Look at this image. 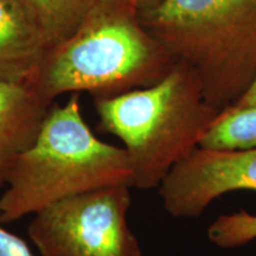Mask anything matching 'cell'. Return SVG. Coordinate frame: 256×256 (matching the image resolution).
<instances>
[{
	"label": "cell",
	"mask_w": 256,
	"mask_h": 256,
	"mask_svg": "<svg viewBox=\"0 0 256 256\" xmlns=\"http://www.w3.org/2000/svg\"><path fill=\"white\" fill-rule=\"evenodd\" d=\"M176 62L130 0H92L74 34L48 51L34 84L46 104L64 92L110 98L146 88Z\"/></svg>",
	"instance_id": "6da1fadb"
},
{
	"label": "cell",
	"mask_w": 256,
	"mask_h": 256,
	"mask_svg": "<svg viewBox=\"0 0 256 256\" xmlns=\"http://www.w3.org/2000/svg\"><path fill=\"white\" fill-rule=\"evenodd\" d=\"M133 171L126 150L106 144L83 119L78 94L49 107L34 142L16 160L0 194V224L34 216L66 198L127 185Z\"/></svg>",
	"instance_id": "7a4b0ae2"
},
{
	"label": "cell",
	"mask_w": 256,
	"mask_h": 256,
	"mask_svg": "<svg viewBox=\"0 0 256 256\" xmlns=\"http://www.w3.org/2000/svg\"><path fill=\"white\" fill-rule=\"evenodd\" d=\"M150 34L226 110L256 75V0H158L140 11Z\"/></svg>",
	"instance_id": "3957f363"
},
{
	"label": "cell",
	"mask_w": 256,
	"mask_h": 256,
	"mask_svg": "<svg viewBox=\"0 0 256 256\" xmlns=\"http://www.w3.org/2000/svg\"><path fill=\"white\" fill-rule=\"evenodd\" d=\"M98 127L119 138L132 165V188H158L188 158L220 112L204 98L200 83L182 64L146 88L96 98Z\"/></svg>",
	"instance_id": "277c9868"
},
{
	"label": "cell",
	"mask_w": 256,
	"mask_h": 256,
	"mask_svg": "<svg viewBox=\"0 0 256 256\" xmlns=\"http://www.w3.org/2000/svg\"><path fill=\"white\" fill-rule=\"evenodd\" d=\"M132 188L78 194L32 216L28 236L40 256H142L128 224Z\"/></svg>",
	"instance_id": "5b68a950"
},
{
	"label": "cell",
	"mask_w": 256,
	"mask_h": 256,
	"mask_svg": "<svg viewBox=\"0 0 256 256\" xmlns=\"http://www.w3.org/2000/svg\"><path fill=\"white\" fill-rule=\"evenodd\" d=\"M162 206L177 218L200 216L217 198L232 191H256V148L194 150L156 188Z\"/></svg>",
	"instance_id": "8992f818"
},
{
	"label": "cell",
	"mask_w": 256,
	"mask_h": 256,
	"mask_svg": "<svg viewBox=\"0 0 256 256\" xmlns=\"http://www.w3.org/2000/svg\"><path fill=\"white\" fill-rule=\"evenodd\" d=\"M50 44L25 0H0V81L34 84Z\"/></svg>",
	"instance_id": "52a82bcc"
},
{
	"label": "cell",
	"mask_w": 256,
	"mask_h": 256,
	"mask_svg": "<svg viewBox=\"0 0 256 256\" xmlns=\"http://www.w3.org/2000/svg\"><path fill=\"white\" fill-rule=\"evenodd\" d=\"M49 107L31 86L0 81V190L16 160L36 139Z\"/></svg>",
	"instance_id": "ba28073f"
},
{
	"label": "cell",
	"mask_w": 256,
	"mask_h": 256,
	"mask_svg": "<svg viewBox=\"0 0 256 256\" xmlns=\"http://www.w3.org/2000/svg\"><path fill=\"white\" fill-rule=\"evenodd\" d=\"M200 147L223 151L256 148V104L220 112Z\"/></svg>",
	"instance_id": "9c48e42d"
},
{
	"label": "cell",
	"mask_w": 256,
	"mask_h": 256,
	"mask_svg": "<svg viewBox=\"0 0 256 256\" xmlns=\"http://www.w3.org/2000/svg\"><path fill=\"white\" fill-rule=\"evenodd\" d=\"M40 19L50 49L78 28L92 0H25Z\"/></svg>",
	"instance_id": "30bf717a"
},
{
	"label": "cell",
	"mask_w": 256,
	"mask_h": 256,
	"mask_svg": "<svg viewBox=\"0 0 256 256\" xmlns=\"http://www.w3.org/2000/svg\"><path fill=\"white\" fill-rule=\"evenodd\" d=\"M208 238L223 249L248 244L256 240V215L246 210L220 215L208 228Z\"/></svg>",
	"instance_id": "8fae6325"
},
{
	"label": "cell",
	"mask_w": 256,
	"mask_h": 256,
	"mask_svg": "<svg viewBox=\"0 0 256 256\" xmlns=\"http://www.w3.org/2000/svg\"><path fill=\"white\" fill-rule=\"evenodd\" d=\"M0 256H37L26 241L0 224Z\"/></svg>",
	"instance_id": "7c38bea8"
},
{
	"label": "cell",
	"mask_w": 256,
	"mask_h": 256,
	"mask_svg": "<svg viewBox=\"0 0 256 256\" xmlns=\"http://www.w3.org/2000/svg\"><path fill=\"white\" fill-rule=\"evenodd\" d=\"M252 104H256V75L254 76V78H252L250 86H249L247 90L244 92V94H243L232 106H230L229 108H242Z\"/></svg>",
	"instance_id": "4fadbf2b"
},
{
	"label": "cell",
	"mask_w": 256,
	"mask_h": 256,
	"mask_svg": "<svg viewBox=\"0 0 256 256\" xmlns=\"http://www.w3.org/2000/svg\"><path fill=\"white\" fill-rule=\"evenodd\" d=\"M130 2H133L140 8V11H144V10L152 8L153 5L156 4L158 0H130Z\"/></svg>",
	"instance_id": "5bb4252c"
}]
</instances>
